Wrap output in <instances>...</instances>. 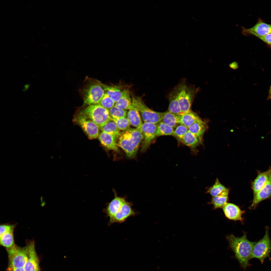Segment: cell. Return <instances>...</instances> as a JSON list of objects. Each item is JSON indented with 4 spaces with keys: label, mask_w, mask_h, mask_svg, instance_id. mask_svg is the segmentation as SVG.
I'll return each instance as SVG.
<instances>
[{
    "label": "cell",
    "mask_w": 271,
    "mask_h": 271,
    "mask_svg": "<svg viewBox=\"0 0 271 271\" xmlns=\"http://www.w3.org/2000/svg\"><path fill=\"white\" fill-rule=\"evenodd\" d=\"M130 94L128 89H124L122 91L121 97L115 103V106L124 110L136 109L132 105Z\"/></svg>",
    "instance_id": "20"
},
{
    "label": "cell",
    "mask_w": 271,
    "mask_h": 271,
    "mask_svg": "<svg viewBox=\"0 0 271 271\" xmlns=\"http://www.w3.org/2000/svg\"><path fill=\"white\" fill-rule=\"evenodd\" d=\"M265 234L260 241L256 242L252 250L251 259L257 258L262 263L268 257L271 251V244L267 227Z\"/></svg>",
    "instance_id": "9"
},
{
    "label": "cell",
    "mask_w": 271,
    "mask_h": 271,
    "mask_svg": "<svg viewBox=\"0 0 271 271\" xmlns=\"http://www.w3.org/2000/svg\"><path fill=\"white\" fill-rule=\"evenodd\" d=\"M126 200L124 197L118 196L115 194L114 198L107 205L106 208L103 210L107 217L111 219L119 211L122 205Z\"/></svg>",
    "instance_id": "16"
},
{
    "label": "cell",
    "mask_w": 271,
    "mask_h": 271,
    "mask_svg": "<svg viewBox=\"0 0 271 271\" xmlns=\"http://www.w3.org/2000/svg\"><path fill=\"white\" fill-rule=\"evenodd\" d=\"M168 98L169 102L168 111L181 115V110L178 100L177 91L175 87L169 94Z\"/></svg>",
    "instance_id": "23"
},
{
    "label": "cell",
    "mask_w": 271,
    "mask_h": 271,
    "mask_svg": "<svg viewBox=\"0 0 271 271\" xmlns=\"http://www.w3.org/2000/svg\"><path fill=\"white\" fill-rule=\"evenodd\" d=\"M30 84H26V85H24V88L23 89V91L24 92L25 91H26V90H28V88L30 86Z\"/></svg>",
    "instance_id": "38"
},
{
    "label": "cell",
    "mask_w": 271,
    "mask_h": 271,
    "mask_svg": "<svg viewBox=\"0 0 271 271\" xmlns=\"http://www.w3.org/2000/svg\"><path fill=\"white\" fill-rule=\"evenodd\" d=\"M271 197V173L266 183L262 188L254 195L250 208H254L261 201Z\"/></svg>",
    "instance_id": "15"
},
{
    "label": "cell",
    "mask_w": 271,
    "mask_h": 271,
    "mask_svg": "<svg viewBox=\"0 0 271 271\" xmlns=\"http://www.w3.org/2000/svg\"><path fill=\"white\" fill-rule=\"evenodd\" d=\"M271 98V91L269 92V95L268 96L267 99L268 100L269 99Z\"/></svg>",
    "instance_id": "39"
},
{
    "label": "cell",
    "mask_w": 271,
    "mask_h": 271,
    "mask_svg": "<svg viewBox=\"0 0 271 271\" xmlns=\"http://www.w3.org/2000/svg\"><path fill=\"white\" fill-rule=\"evenodd\" d=\"M132 204L125 200L119 211L114 216L109 220L108 225H110L115 223H121L130 217L137 214V212L132 208Z\"/></svg>",
    "instance_id": "12"
},
{
    "label": "cell",
    "mask_w": 271,
    "mask_h": 271,
    "mask_svg": "<svg viewBox=\"0 0 271 271\" xmlns=\"http://www.w3.org/2000/svg\"><path fill=\"white\" fill-rule=\"evenodd\" d=\"M228 189L220 182L218 179L217 178L214 184L209 188L207 192L212 197H214L220 195Z\"/></svg>",
    "instance_id": "31"
},
{
    "label": "cell",
    "mask_w": 271,
    "mask_h": 271,
    "mask_svg": "<svg viewBox=\"0 0 271 271\" xmlns=\"http://www.w3.org/2000/svg\"><path fill=\"white\" fill-rule=\"evenodd\" d=\"M174 131L173 128L161 121L156 124V137L172 135Z\"/></svg>",
    "instance_id": "30"
},
{
    "label": "cell",
    "mask_w": 271,
    "mask_h": 271,
    "mask_svg": "<svg viewBox=\"0 0 271 271\" xmlns=\"http://www.w3.org/2000/svg\"><path fill=\"white\" fill-rule=\"evenodd\" d=\"M175 88L182 115L191 110L192 103L200 88L188 84L185 80L181 81Z\"/></svg>",
    "instance_id": "3"
},
{
    "label": "cell",
    "mask_w": 271,
    "mask_h": 271,
    "mask_svg": "<svg viewBox=\"0 0 271 271\" xmlns=\"http://www.w3.org/2000/svg\"><path fill=\"white\" fill-rule=\"evenodd\" d=\"M143 138L141 131L130 127L121 132L117 144L124 151L128 158H133L136 156Z\"/></svg>",
    "instance_id": "2"
},
{
    "label": "cell",
    "mask_w": 271,
    "mask_h": 271,
    "mask_svg": "<svg viewBox=\"0 0 271 271\" xmlns=\"http://www.w3.org/2000/svg\"><path fill=\"white\" fill-rule=\"evenodd\" d=\"M227 238L229 242V247L235 254V257L241 266L245 268L251 259L253 248L256 242L249 240L246 233L240 237L231 235L227 236Z\"/></svg>",
    "instance_id": "1"
},
{
    "label": "cell",
    "mask_w": 271,
    "mask_h": 271,
    "mask_svg": "<svg viewBox=\"0 0 271 271\" xmlns=\"http://www.w3.org/2000/svg\"><path fill=\"white\" fill-rule=\"evenodd\" d=\"M115 103L105 93L99 103L106 109L109 110L115 105Z\"/></svg>",
    "instance_id": "35"
},
{
    "label": "cell",
    "mask_w": 271,
    "mask_h": 271,
    "mask_svg": "<svg viewBox=\"0 0 271 271\" xmlns=\"http://www.w3.org/2000/svg\"><path fill=\"white\" fill-rule=\"evenodd\" d=\"M208 127L207 122L201 119L188 127V130L197 137L201 142L204 133Z\"/></svg>",
    "instance_id": "22"
},
{
    "label": "cell",
    "mask_w": 271,
    "mask_h": 271,
    "mask_svg": "<svg viewBox=\"0 0 271 271\" xmlns=\"http://www.w3.org/2000/svg\"><path fill=\"white\" fill-rule=\"evenodd\" d=\"M81 111L95 123L100 129L111 120L108 110L99 104L88 106Z\"/></svg>",
    "instance_id": "6"
},
{
    "label": "cell",
    "mask_w": 271,
    "mask_h": 271,
    "mask_svg": "<svg viewBox=\"0 0 271 271\" xmlns=\"http://www.w3.org/2000/svg\"><path fill=\"white\" fill-rule=\"evenodd\" d=\"M131 97L132 105L140 113L144 122L157 124L161 121L164 112H157L151 110L139 96L132 94Z\"/></svg>",
    "instance_id": "5"
},
{
    "label": "cell",
    "mask_w": 271,
    "mask_h": 271,
    "mask_svg": "<svg viewBox=\"0 0 271 271\" xmlns=\"http://www.w3.org/2000/svg\"><path fill=\"white\" fill-rule=\"evenodd\" d=\"M98 137L101 144L106 150L117 153L120 152L116 141L111 135L102 131Z\"/></svg>",
    "instance_id": "18"
},
{
    "label": "cell",
    "mask_w": 271,
    "mask_h": 271,
    "mask_svg": "<svg viewBox=\"0 0 271 271\" xmlns=\"http://www.w3.org/2000/svg\"><path fill=\"white\" fill-rule=\"evenodd\" d=\"M184 145L189 147L192 153H196V148L202 142L195 135L188 131L181 141Z\"/></svg>",
    "instance_id": "21"
},
{
    "label": "cell",
    "mask_w": 271,
    "mask_h": 271,
    "mask_svg": "<svg viewBox=\"0 0 271 271\" xmlns=\"http://www.w3.org/2000/svg\"><path fill=\"white\" fill-rule=\"evenodd\" d=\"M74 120L79 125L90 140L98 137L99 128L98 126L81 111L74 117Z\"/></svg>",
    "instance_id": "8"
},
{
    "label": "cell",
    "mask_w": 271,
    "mask_h": 271,
    "mask_svg": "<svg viewBox=\"0 0 271 271\" xmlns=\"http://www.w3.org/2000/svg\"><path fill=\"white\" fill-rule=\"evenodd\" d=\"M229 193L228 189L220 195L212 197L210 203L213 205L214 209L222 207L227 203L228 199Z\"/></svg>",
    "instance_id": "29"
},
{
    "label": "cell",
    "mask_w": 271,
    "mask_h": 271,
    "mask_svg": "<svg viewBox=\"0 0 271 271\" xmlns=\"http://www.w3.org/2000/svg\"><path fill=\"white\" fill-rule=\"evenodd\" d=\"M6 250L8 255V266L17 268H24L27 259L26 246L21 247L15 244Z\"/></svg>",
    "instance_id": "7"
},
{
    "label": "cell",
    "mask_w": 271,
    "mask_h": 271,
    "mask_svg": "<svg viewBox=\"0 0 271 271\" xmlns=\"http://www.w3.org/2000/svg\"><path fill=\"white\" fill-rule=\"evenodd\" d=\"M243 32L245 34L252 35L258 38L271 33V24H267L259 19L253 26L244 29Z\"/></svg>",
    "instance_id": "14"
},
{
    "label": "cell",
    "mask_w": 271,
    "mask_h": 271,
    "mask_svg": "<svg viewBox=\"0 0 271 271\" xmlns=\"http://www.w3.org/2000/svg\"><path fill=\"white\" fill-rule=\"evenodd\" d=\"M271 91V85L269 89V92Z\"/></svg>",
    "instance_id": "40"
},
{
    "label": "cell",
    "mask_w": 271,
    "mask_h": 271,
    "mask_svg": "<svg viewBox=\"0 0 271 271\" xmlns=\"http://www.w3.org/2000/svg\"><path fill=\"white\" fill-rule=\"evenodd\" d=\"M271 173V168L265 171L258 173L251 184L253 196L264 186L267 182Z\"/></svg>",
    "instance_id": "19"
},
{
    "label": "cell",
    "mask_w": 271,
    "mask_h": 271,
    "mask_svg": "<svg viewBox=\"0 0 271 271\" xmlns=\"http://www.w3.org/2000/svg\"><path fill=\"white\" fill-rule=\"evenodd\" d=\"M156 124L147 122L143 123L142 128L143 138L141 152L146 151L156 137Z\"/></svg>",
    "instance_id": "13"
},
{
    "label": "cell",
    "mask_w": 271,
    "mask_h": 271,
    "mask_svg": "<svg viewBox=\"0 0 271 271\" xmlns=\"http://www.w3.org/2000/svg\"><path fill=\"white\" fill-rule=\"evenodd\" d=\"M6 271H25L24 268H15L8 266Z\"/></svg>",
    "instance_id": "37"
},
{
    "label": "cell",
    "mask_w": 271,
    "mask_h": 271,
    "mask_svg": "<svg viewBox=\"0 0 271 271\" xmlns=\"http://www.w3.org/2000/svg\"><path fill=\"white\" fill-rule=\"evenodd\" d=\"M100 129L112 135L116 141L118 140L121 133L115 123L112 120L106 123Z\"/></svg>",
    "instance_id": "27"
},
{
    "label": "cell",
    "mask_w": 271,
    "mask_h": 271,
    "mask_svg": "<svg viewBox=\"0 0 271 271\" xmlns=\"http://www.w3.org/2000/svg\"><path fill=\"white\" fill-rule=\"evenodd\" d=\"M102 84L105 93L111 98L115 103L121 97L124 89H122L121 86L119 85H109L102 83Z\"/></svg>",
    "instance_id": "24"
},
{
    "label": "cell",
    "mask_w": 271,
    "mask_h": 271,
    "mask_svg": "<svg viewBox=\"0 0 271 271\" xmlns=\"http://www.w3.org/2000/svg\"><path fill=\"white\" fill-rule=\"evenodd\" d=\"M27 259L24 267L25 271H40L39 260L36 253L34 240L26 241Z\"/></svg>",
    "instance_id": "10"
},
{
    "label": "cell",
    "mask_w": 271,
    "mask_h": 271,
    "mask_svg": "<svg viewBox=\"0 0 271 271\" xmlns=\"http://www.w3.org/2000/svg\"><path fill=\"white\" fill-rule=\"evenodd\" d=\"M17 224H2L0 226V244L6 249L15 244L14 232Z\"/></svg>",
    "instance_id": "11"
},
{
    "label": "cell",
    "mask_w": 271,
    "mask_h": 271,
    "mask_svg": "<svg viewBox=\"0 0 271 271\" xmlns=\"http://www.w3.org/2000/svg\"><path fill=\"white\" fill-rule=\"evenodd\" d=\"M127 116L130 124L142 132L143 123L138 111L136 109L129 110Z\"/></svg>",
    "instance_id": "25"
},
{
    "label": "cell",
    "mask_w": 271,
    "mask_h": 271,
    "mask_svg": "<svg viewBox=\"0 0 271 271\" xmlns=\"http://www.w3.org/2000/svg\"><path fill=\"white\" fill-rule=\"evenodd\" d=\"M258 38L267 44L271 45V33Z\"/></svg>",
    "instance_id": "36"
},
{
    "label": "cell",
    "mask_w": 271,
    "mask_h": 271,
    "mask_svg": "<svg viewBox=\"0 0 271 271\" xmlns=\"http://www.w3.org/2000/svg\"><path fill=\"white\" fill-rule=\"evenodd\" d=\"M108 110L111 117L120 118L127 116L128 112L126 110L120 109L115 106Z\"/></svg>",
    "instance_id": "33"
},
{
    "label": "cell",
    "mask_w": 271,
    "mask_h": 271,
    "mask_svg": "<svg viewBox=\"0 0 271 271\" xmlns=\"http://www.w3.org/2000/svg\"><path fill=\"white\" fill-rule=\"evenodd\" d=\"M87 82L82 91L84 104L89 106L99 104L105 94L102 83L92 79Z\"/></svg>",
    "instance_id": "4"
},
{
    "label": "cell",
    "mask_w": 271,
    "mask_h": 271,
    "mask_svg": "<svg viewBox=\"0 0 271 271\" xmlns=\"http://www.w3.org/2000/svg\"><path fill=\"white\" fill-rule=\"evenodd\" d=\"M111 118L115 123L120 130L124 131L130 128V124L126 117L115 118L111 117Z\"/></svg>",
    "instance_id": "32"
},
{
    "label": "cell",
    "mask_w": 271,
    "mask_h": 271,
    "mask_svg": "<svg viewBox=\"0 0 271 271\" xmlns=\"http://www.w3.org/2000/svg\"><path fill=\"white\" fill-rule=\"evenodd\" d=\"M180 116V124L187 127L201 119L196 113L191 110Z\"/></svg>",
    "instance_id": "26"
},
{
    "label": "cell",
    "mask_w": 271,
    "mask_h": 271,
    "mask_svg": "<svg viewBox=\"0 0 271 271\" xmlns=\"http://www.w3.org/2000/svg\"><path fill=\"white\" fill-rule=\"evenodd\" d=\"M222 209L225 216L228 219L234 221H243L242 215L243 211L235 205L227 203L222 207Z\"/></svg>",
    "instance_id": "17"
},
{
    "label": "cell",
    "mask_w": 271,
    "mask_h": 271,
    "mask_svg": "<svg viewBox=\"0 0 271 271\" xmlns=\"http://www.w3.org/2000/svg\"><path fill=\"white\" fill-rule=\"evenodd\" d=\"M188 131V127L180 124L174 130L172 136L176 137L179 141H181Z\"/></svg>",
    "instance_id": "34"
},
{
    "label": "cell",
    "mask_w": 271,
    "mask_h": 271,
    "mask_svg": "<svg viewBox=\"0 0 271 271\" xmlns=\"http://www.w3.org/2000/svg\"><path fill=\"white\" fill-rule=\"evenodd\" d=\"M180 115L168 111L164 112L161 121L173 128L178 124H180Z\"/></svg>",
    "instance_id": "28"
}]
</instances>
